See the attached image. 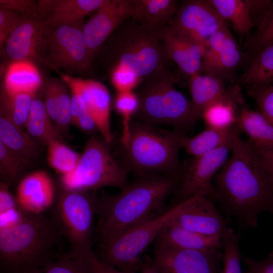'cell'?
<instances>
[{
  "label": "cell",
  "mask_w": 273,
  "mask_h": 273,
  "mask_svg": "<svg viewBox=\"0 0 273 273\" xmlns=\"http://www.w3.org/2000/svg\"><path fill=\"white\" fill-rule=\"evenodd\" d=\"M0 8H5L22 14H40L37 2L30 0H1Z\"/></svg>",
  "instance_id": "cell-47"
},
{
  "label": "cell",
  "mask_w": 273,
  "mask_h": 273,
  "mask_svg": "<svg viewBox=\"0 0 273 273\" xmlns=\"http://www.w3.org/2000/svg\"><path fill=\"white\" fill-rule=\"evenodd\" d=\"M41 84L39 72L30 60L14 61L9 64L5 77L6 93L35 94Z\"/></svg>",
  "instance_id": "cell-25"
},
{
  "label": "cell",
  "mask_w": 273,
  "mask_h": 273,
  "mask_svg": "<svg viewBox=\"0 0 273 273\" xmlns=\"http://www.w3.org/2000/svg\"><path fill=\"white\" fill-rule=\"evenodd\" d=\"M105 0H41L39 14L47 28L68 24L83 19L97 11Z\"/></svg>",
  "instance_id": "cell-21"
},
{
  "label": "cell",
  "mask_w": 273,
  "mask_h": 273,
  "mask_svg": "<svg viewBox=\"0 0 273 273\" xmlns=\"http://www.w3.org/2000/svg\"><path fill=\"white\" fill-rule=\"evenodd\" d=\"M220 16L230 21L241 36L249 33L254 26L250 18V0H209Z\"/></svg>",
  "instance_id": "cell-30"
},
{
  "label": "cell",
  "mask_w": 273,
  "mask_h": 273,
  "mask_svg": "<svg viewBox=\"0 0 273 273\" xmlns=\"http://www.w3.org/2000/svg\"><path fill=\"white\" fill-rule=\"evenodd\" d=\"M242 99L223 97L213 102L204 110L201 118L206 127L217 129L234 127L237 122L238 110L237 104Z\"/></svg>",
  "instance_id": "cell-29"
},
{
  "label": "cell",
  "mask_w": 273,
  "mask_h": 273,
  "mask_svg": "<svg viewBox=\"0 0 273 273\" xmlns=\"http://www.w3.org/2000/svg\"><path fill=\"white\" fill-rule=\"evenodd\" d=\"M62 80L71 90L78 93L84 100L87 111L95 121L103 139L110 144L112 140L110 126L111 98L101 82L74 77L60 73Z\"/></svg>",
  "instance_id": "cell-16"
},
{
  "label": "cell",
  "mask_w": 273,
  "mask_h": 273,
  "mask_svg": "<svg viewBox=\"0 0 273 273\" xmlns=\"http://www.w3.org/2000/svg\"><path fill=\"white\" fill-rule=\"evenodd\" d=\"M219 249L171 248L156 245L152 259L163 273H221Z\"/></svg>",
  "instance_id": "cell-13"
},
{
  "label": "cell",
  "mask_w": 273,
  "mask_h": 273,
  "mask_svg": "<svg viewBox=\"0 0 273 273\" xmlns=\"http://www.w3.org/2000/svg\"><path fill=\"white\" fill-rule=\"evenodd\" d=\"M136 113L142 121L172 126L184 132L194 124L191 101L174 86V75L165 66L144 78Z\"/></svg>",
  "instance_id": "cell-5"
},
{
  "label": "cell",
  "mask_w": 273,
  "mask_h": 273,
  "mask_svg": "<svg viewBox=\"0 0 273 273\" xmlns=\"http://www.w3.org/2000/svg\"><path fill=\"white\" fill-rule=\"evenodd\" d=\"M231 34L226 25L209 38L205 45L201 72L211 73L225 40Z\"/></svg>",
  "instance_id": "cell-41"
},
{
  "label": "cell",
  "mask_w": 273,
  "mask_h": 273,
  "mask_svg": "<svg viewBox=\"0 0 273 273\" xmlns=\"http://www.w3.org/2000/svg\"><path fill=\"white\" fill-rule=\"evenodd\" d=\"M141 273H163L154 264L152 260L147 259L143 262L140 270Z\"/></svg>",
  "instance_id": "cell-52"
},
{
  "label": "cell",
  "mask_w": 273,
  "mask_h": 273,
  "mask_svg": "<svg viewBox=\"0 0 273 273\" xmlns=\"http://www.w3.org/2000/svg\"><path fill=\"white\" fill-rule=\"evenodd\" d=\"M260 157L265 169L273 179V150L262 153Z\"/></svg>",
  "instance_id": "cell-51"
},
{
  "label": "cell",
  "mask_w": 273,
  "mask_h": 273,
  "mask_svg": "<svg viewBox=\"0 0 273 273\" xmlns=\"http://www.w3.org/2000/svg\"><path fill=\"white\" fill-rule=\"evenodd\" d=\"M116 111L122 119V132L121 142L123 146L127 143L130 134L131 119L138 112L139 100L138 95L132 91L118 92L114 102Z\"/></svg>",
  "instance_id": "cell-38"
},
{
  "label": "cell",
  "mask_w": 273,
  "mask_h": 273,
  "mask_svg": "<svg viewBox=\"0 0 273 273\" xmlns=\"http://www.w3.org/2000/svg\"><path fill=\"white\" fill-rule=\"evenodd\" d=\"M46 27L40 14H23L15 30L6 40L5 53L12 60L37 58L45 32Z\"/></svg>",
  "instance_id": "cell-17"
},
{
  "label": "cell",
  "mask_w": 273,
  "mask_h": 273,
  "mask_svg": "<svg viewBox=\"0 0 273 273\" xmlns=\"http://www.w3.org/2000/svg\"><path fill=\"white\" fill-rule=\"evenodd\" d=\"M22 18L18 12L0 8V43L4 42L15 30Z\"/></svg>",
  "instance_id": "cell-45"
},
{
  "label": "cell",
  "mask_w": 273,
  "mask_h": 273,
  "mask_svg": "<svg viewBox=\"0 0 273 273\" xmlns=\"http://www.w3.org/2000/svg\"><path fill=\"white\" fill-rule=\"evenodd\" d=\"M48 162L49 165L62 175L71 173L77 166L80 155L56 140L48 145Z\"/></svg>",
  "instance_id": "cell-34"
},
{
  "label": "cell",
  "mask_w": 273,
  "mask_h": 273,
  "mask_svg": "<svg viewBox=\"0 0 273 273\" xmlns=\"http://www.w3.org/2000/svg\"><path fill=\"white\" fill-rule=\"evenodd\" d=\"M54 185L49 174L39 170L24 177L20 182L17 201L26 212L42 214L52 205L54 199Z\"/></svg>",
  "instance_id": "cell-19"
},
{
  "label": "cell",
  "mask_w": 273,
  "mask_h": 273,
  "mask_svg": "<svg viewBox=\"0 0 273 273\" xmlns=\"http://www.w3.org/2000/svg\"><path fill=\"white\" fill-rule=\"evenodd\" d=\"M94 273H127L101 261L96 256Z\"/></svg>",
  "instance_id": "cell-50"
},
{
  "label": "cell",
  "mask_w": 273,
  "mask_h": 273,
  "mask_svg": "<svg viewBox=\"0 0 273 273\" xmlns=\"http://www.w3.org/2000/svg\"><path fill=\"white\" fill-rule=\"evenodd\" d=\"M171 223L203 235L221 237L227 226L211 199L199 193L187 199L182 210Z\"/></svg>",
  "instance_id": "cell-15"
},
{
  "label": "cell",
  "mask_w": 273,
  "mask_h": 273,
  "mask_svg": "<svg viewBox=\"0 0 273 273\" xmlns=\"http://www.w3.org/2000/svg\"><path fill=\"white\" fill-rule=\"evenodd\" d=\"M184 132L169 130L143 121L131 123L123 147V167L139 176L179 174L178 151Z\"/></svg>",
  "instance_id": "cell-4"
},
{
  "label": "cell",
  "mask_w": 273,
  "mask_h": 273,
  "mask_svg": "<svg viewBox=\"0 0 273 273\" xmlns=\"http://www.w3.org/2000/svg\"><path fill=\"white\" fill-rule=\"evenodd\" d=\"M232 155L213 178L215 199L242 228H256L258 215L273 214V179L259 155L238 134Z\"/></svg>",
  "instance_id": "cell-1"
},
{
  "label": "cell",
  "mask_w": 273,
  "mask_h": 273,
  "mask_svg": "<svg viewBox=\"0 0 273 273\" xmlns=\"http://www.w3.org/2000/svg\"><path fill=\"white\" fill-rule=\"evenodd\" d=\"M59 82V80L55 79L49 80L46 83L43 88V103L48 113L54 123L56 120Z\"/></svg>",
  "instance_id": "cell-46"
},
{
  "label": "cell",
  "mask_w": 273,
  "mask_h": 273,
  "mask_svg": "<svg viewBox=\"0 0 273 273\" xmlns=\"http://www.w3.org/2000/svg\"><path fill=\"white\" fill-rule=\"evenodd\" d=\"M240 132L236 125L228 129L206 127L204 130L193 137H188L184 133L180 139V146L188 154L196 157L222 146Z\"/></svg>",
  "instance_id": "cell-26"
},
{
  "label": "cell",
  "mask_w": 273,
  "mask_h": 273,
  "mask_svg": "<svg viewBox=\"0 0 273 273\" xmlns=\"http://www.w3.org/2000/svg\"><path fill=\"white\" fill-rule=\"evenodd\" d=\"M167 25L205 46L209 38L226 24L209 1L189 0L178 7Z\"/></svg>",
  "instance_id": "cell-12"
},
{
  "label": "cell",
  "mask_w": 273,
  "mask_h": 273,
  "mask_svg": "<svg viewBox=\"0 0 273 273\" xmlns=\"http://www.w3.org/2000/svg\"><path fill=\"white\" fill-rule=\"evenodd\" d=\"M96 255L79 254L69 250L32 273H94Z\"/></svg>",
  "instance_id": "cell-32"
},
{
  "label": "cell",
  "mask_w": 273,
  "mask_h": 273,
  "mask_svg": "<svg viewBox=\"0 0 273 273\" xmlns=\"http://www.w3.org/2000/svg\"><path fill=\"white\" fill-rule=\"evenodd\" d=\"M52 121L43 102L34 98L27 120L24 125L27 132L32 138L47 145L54 140H60L59 133L53 126Z\"/></svg>",
  "instance_id": "cell-31"
},
{
  "label": "cell",
  "mask_w": 273,
  "mask_h": 273,
  "mask_svg": "<svg viewBox=\"0 0 273 273\" xmlns=\"http://www.w3.org/2000/svg\"><path fill=\"white\" fill-rule=\"evenodd\" d=\"M236 125L248 135L247 142L259 155L273 150V125L260 112L241 109Z\"/></svg>",
  "instance_id": "cell-22"
},
{
  "label": "cell",
  "mask_w": 273,
  "mask_h": 273,
  "mask_svg": "<svg viewBox=\"0 0 273 273\" xmlns=\"http://www.w3.org/2000/svg\"><path fill=\"white\" fill-rule=\"evenodd\" d=\"M131 18L153 29L166 25L175 15L178 7L174 0H130Z\"/></svg>",
  "instance_id": "cell-24"
},
{
  "label": "cell",
  "mask_w": 273,
  "mask_h": 273,
  "mask_svg": "<svg viewBox=\"0 0 273 273\" xmlns=\"http://www.w3.org/2000/svg\"><path fill=\"white\" fill-rule=\"evenodd\" d=\"M193 120L195 124L201 118L205 109L223 97L242 99L238 88L226 89L223 79L211 74L197 73L190 77Z\"/></svg>",
  "instance_id": "cell-20"
},
{
  "label": "cell",
  "mask_w": 273,
  "mask_h": 273,
  "mask_svg": "<svg viewBox=\"0 0 273 273\" xmlns=\"http://www.w3.org/2000/svg\"><path fill=\"white\" fill-rule=\"evenodd\" d=\"M71 91V123L75 125L78 120L88 112L85 103L81 95L76 91Z\"/></svg>",
  "instance_id": "cell-49"
},
{
  "label": "cell",
  "mask_w": 273,
  "mask_h": 273,
  "mask_svg": "<svg viewBox=\"0 0 273 273\" xmlns=\"http://www.w3.org/2000/svg\"><path fill=\"white\" fill-rule=\"evenodd\" d=\"M143 78L134 71L123 65H117L113 68L111 80L118 92L132 91Z\"/></svg>",
  "instance_id": "cell-43"
},
{
  "label": "cell",
  "mask_w": 273,
  "mask_h": 273,
  "mask_svg": "<svg viewBox=\"0 0 273 273\" xmlns=\"http://www.w3.org/2000/svg\"><path fill=\"white\" fill-rule=\"evenodd\" d=\"M155 241L156 245L179 249L204 250L222 248L221 237L203 235L171 223L162 231Z\"/></svg>",
  "instance_id": "cell-23"
},
{
  "label": "cell",
  "mask_w": 273,
  "mask_h": 273,
  "mask_svg": "<svg viewBox=\"0 0 273 273\" xmlns=\"http://www.w3.org/2000/svg\"><path fill=\"white\" fill-rule=\"evenodd\" d=\"M35 95L28 93L10 94L4 90L1 97V113L16 124L21 126L24 125Z\"/></svg>",
  "instance_id": "cell-33"
},
{
  "label": "cell",
  "mask_w": 273,
  "mask_h": 273,
  "mask_svg": "<svg viewBox=\"0 0 273 273\" xmlns=\"http://www.w3.org/2000/svg\"><path fill=\"white\" fill-rule=\"evenodd\" d=\"M28 212L19 205L10 193L7 184L0 186V229L12 227L20 222Z\"/></svg>",
  "instance_id": "cell-37"
},
{
  "label": "cell",
  "mask_w": 273,
  "mask_h": 273,
  "mask_svg": "<svg viewBox=\"0 0 273 273\" xmlns=\"http://www.w3.org/2000/svg\"><path fill=\"white\" fill-rule=\"evenodd\" d=\"M130 0H105L84 24L83 33L90 64L103 42L126 20L131 17Z\"/></svg>",
  "instance_id": "cell-14"
},
{
  "label": "cell",
  "mask_w": 273,
  "mask_h": 273,
  "mask_svg": "<svg viewBox=\"0 0 273 273\" xmlns=\"http://www.w3.org/2000/svg\"><path fill=\"white\" fill-rule=\"evenodd\" d=\"M181 201L168 210L151 218L116 238L102 244L103 255L99 259L127 273L140 270L142 255L162 231L170 224L186 205Z\"/></svg>",
  "instance_id": "cell-7"
},
{
  "label": "cell",
  "mask_w": 273,
  "mask_h": 273,
  "mask_svg": "<svg viewBox=\"0 0 273 273\" xmlns=\"http://www.w3.org/2000/svg\"><path fill=\"white\" fill-rule=\"evenodd\" d=\"M62 235L52 217L27 213L16 225L0 229L1 273H32L54 261Z\"/></svg>",
  "instance_id": "cell-3"
},
{
  "label": "cell",
  "mask_w": 273,
  "mask_h": 273,
  "mask_svg": "<svg viewBox=\"0 0 273 273\" xmlns=\"http://www.w3.org/2000/svg\"><path fill=\"white\" fill-rule=\"evenodd\" d=\"M9 118L1 113L0 142L27 160L37 152L36 144L32 137Z\"/></svg>",
  "instance_id": "cell-28"
},
{
  "label": "cell",
  "mask_w": 273,
  "mask_h": 273,
  "mask_svg": "<svg viewBox=\"0 0 273 273\" xmlns=\"http://www.w3.org/2000/svg\"><path fill=\"white\" fill-rule=\"evenodd\" d=\"M63 82H59L55 122L59 133L67 131L71 118V97Z\"/></svg>",
  "instance_id": "cell-42"
},
{
  "label": "cell",
  "mask_w": 273,
  "mask_h": 273,
  "mask_svg": "<svg viewBox=\"0 0 273 273\" xmlns=\"http://www.w3.org/2000/svg\"><path fill=\"white\" fill-rule=\"evenodd\" d=\"M108 51L114 67L123 65L145 78L165 66L168 59L157 29L129 18L113 33Z\"/></svg>",
  "instance_id": "cell-6"
},
{
  "label": "cell",
  "mask_w": 273,
  "mask_h": 273,
  "mask_svg": "<svg viewBox=\"0 0 273 273\" xmlns=\"http://www.w3.org/2000/svg\"><path fill=\"white\" fill-rule=\"evenodd\" d=\"M243 261L247 267L245 273H273V252L260 260L244 257Z\"/></svg>",
  "instance_id": "cell-48"
},
{
  "label": "cell",
  "mask_w": 273,
  "mask_h": 273,
  "mask_svg": "<svg viewBox=\"0 0 273 273\" xmlns=\"http://www.w3.org/2000/svg\"><path fill=\"white\" fill-rule=\"evenodd\" d=\"M27 160L0 142V170L5 183L15 181L26 166Z\"/></svg>",
  "instance_id": "cell-40"
},
{
  "label": "cell",
  "mask_w": 273,
  "mask_h": 273,
  "mask_svg": "<svg viewBox=\"0 0 273 273\" xmlns=\"http://www.w3.org/2000/svg\"><path fill=\"white\" fill-rule=\"evenodd\" d=\"M108 145L103 139H89L75 169L61 176L64 191L87 192L106 187L122 189L127 184L128 171L114 159Z\"/></svg>",
  "instance_id": "cell-8"
},
{
  "label": "cell",
  "mask_w": 273,
  "mask_h": 273,
  "mask_svg": "<svg viewBox=\"0 0 273 273\" xmlns=\"http://www.w3.org/2000/svg\"><path fill=\"white\" fill-rule=\"evenodd\" d=\"M240 234L226 226L222 234L223 248L221 273H242L241 267L242 255L239 249Z\"/></svg>",
  "instance_id": "cell-36"
},
{
  "label": "cell",
  "mask_w": 273,
  "mask_h": 273,
  "mask_svg": "<svg viewBox=\"0 0 273 273\" xmlns=\"http://www.w3.org/2000/svg\"><path fill=\"white\" fill-rule=\"evenodd\" d=\"M243 55L232 35L225 40L211 74L226 77L240 63Z\"/></svg>",
  "instance_id": "cell-39"
},
{
  "label": "cell",
  "mask_w": 273,
  "mask_h": 273,
  "mask_svg": "<svg viewBox=\"0 0 273 273\" xmlns=\"http://www.w3.org/2000/svg\"><path fill=\"white\" fill-rule=\"evenodd\" d=\"M248 95L255 100L261 114L273 125V85L249 88Z\"/></svg>",
  "instance_id": "cell-44"
},
{
  "label": "cell",
  "mask_w": 273,
  "mask_h": 273,
  "mask_svg": "<svg viewBox=\"0 0 273 273\" xmlns=\"http://www.w3.org/2000/svg\"><path fill=\"white\" fill-rule=\"evenodd\" d=\"M240 82L249 89L273 85V44L262 49L251 58Z\"/></svg>",
  "instance_id": "cell-27"
},
{
  "label": "cell",
  "mask_w": 273,
  "mask_h": 273,
  "mask_svg": "<svg viewBox=\"0 0 273 273\" xmlns=\"http://www.w3.org/2000/svg\"><path fill=\"white\" fill-rule=\"evenodd\" d=\"M168 58L189 77L201 73L205 46L171 30L167 25L157 29Z\"/></svg>",
  "instance_id": "cell-18"
},
{
  "label": "cell",
  "mask_w": 273,
  "mask_h": 273,
  "mask_svg": "<svg viewBox=\"0 0 273 273\" xmlns=\"http://www.w3.org/2000/svg\"><path fill=\"white\" fill-rule=\"evenodd\" d=\"M96 197L87 192L67 191L62 193L53 209L52 218L62 236L70 245V250L90 255Z\"/></svg>",
  "instance_id": "cell-9"
},
{
  "label": "cell",
  "mask_w": 273,
  "mask_h": 273,
  "mask_svg": "<svg viewBox=\"0 0 273 273\" xmlns=\"http://www.w3.org/2000/svg\"><path fill=\"white\" fill-rule=\"evenodd\" d=\"M178 175H140L117 194L96 197L95 229L102 244L162 213L166 198L178 185Z\"/></svg>",
  "instance_id": "cell-2"
},
{
  "label": "cell",
  "mask_w": 273,
  "mask_h": 273,
  "mask_svg": "<svg viewBox=\"0 0 273 273\" xmlns=\"http://www.w3.org/2000/svg\"><path fill=\"white\" fill-rule=\"evenodd\" d=\"M83 19L50 28L46 27L39 60L66 71L86 70L89 66L83 33Z\"/></svg>",
  "instance_id": "cell-10"
},
{
  "label": "cell",
  "mask_w": 273,
  "mask_h": 273,
  "mask_svg": "<svg viewBox=\"0 0 273 273\" xmlns=\"http://www.w3.org/2000/svg\"><path fill=\"white\" fill-rule=\"evenodd\" d=\"M235 138L213 150L193 157L190 161L185 169L178 189V196L181 201L199 193L215 199L212 180L227 161Z\"/></svg>",
  "instance_id": "cell-11"
},
{
  "label": "cell",
  "mask_w": 273,
  "mask_h": 273,
  "mask_svg": "<svg viewBox=\"0 0 273 273\" xmlns=\"http://www.w3.org/2000/svg\"><path fill=\"white\" fill-rule=\"evenodd\" d=\"M273 44V1L266 10L256 30L246 41L245 48L250 59L264 48Z\"/></svg>",
  "instance_id": "cell-35"
}]
</instances>
